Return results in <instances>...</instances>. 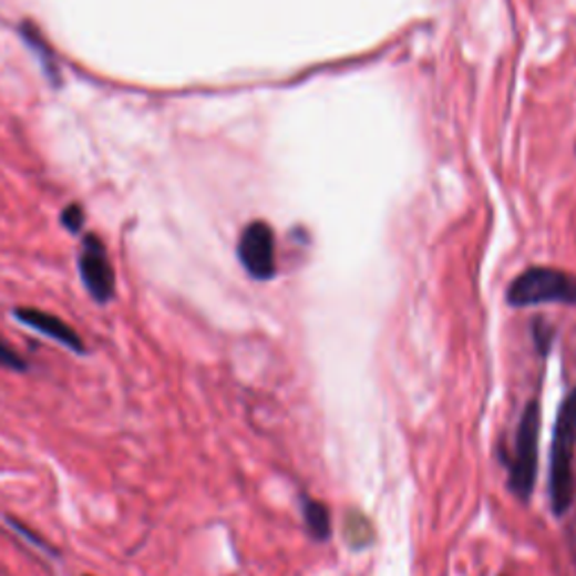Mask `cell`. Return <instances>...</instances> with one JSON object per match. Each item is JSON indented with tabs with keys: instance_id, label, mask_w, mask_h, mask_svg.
<instances>
[{
	"instance_id": "obj_7",
	"label": "cell",
	"mask_w": 576,
	"mask_h": 576,
	"mask_svg": "<svg viewBox=\"0 0 576 576\" xmlns=\"http://www.w3.org/2000/svg\"><path fill=\"white\" fill-rule=\"evenodd\" d=\"M342 536L349 547L366 549L368 545L374 543V525L366 514L347 512L342 521Z\"/></svg>"
},
{
	"instance_id": "obj_2",
	"label": "cell",
	"mask_w": 576,
	"mask_h": 576,
	"mask_svg": "<svg viewBox=\"0 0 576 576\" xmlns=\"http://www.w3.org/2000/svg\"><path fill=\"white\" fill-rule=\"evenodd\" d=\"M507 302L516 309L538 305L576 307V275L547 266L527 268L510 284Z\"/></svg>"
},
{
	"instance_id": "obj_9",
	"label": "cell",
	"mask_w": 576,
	"mask_h": 576,
	"mask_svg": "<svg viewBox=\"0 0 576 576\" xmlns=\"http://www.w3.org/2000/svg\"><path fill=\"white\" fill-rule=\"evenodd\" d=\"M6 523L21 536V538H25L30 545H34L37 549H41V552H45L48 556H59V552L43 538V536H39L34 529H30L23 521H17L14 516H6Z\"/></svg>"
},
{
	"instance_id": "obj_4",
	"label": "cell",
	"mask_w": 576,
	"mask_h": 576,
	"mask_svg": "<svg viewBox=\"0 0 576 576\" xmlns=\"http://www.w3.org/2000/svg\"><path fill=\"white\" fill-rule=\"evenodd\" d=\"M78 268H80V277H82L86 294L95 305L104 307V305L113 302L115 291H117L115 268L111 264L104 241L95 233L84 237L82 250L78 257Z\"/></svg>"
},
{
	"instance_id": "obj_10",
	"label": "cell",
	"mask_w": 576,
	"mask_h": 576,
	"mask_svg": "<svg viewBox=\"0 0 576 576\" xmlns=\"http://www.w3.org/2000/svg\"><path fill=\"white\" fill-rule=\"evenodd\" d=\"M0 368L10 370V372L25 374L30 370V363L10 342H6L3 338H0Z\"/></svg>"
},
{
	"instance_id": "obj_3",
	"label": "cell",
	"mask_w": 576,
	"mask_h": 576,
	"mask_svg": "<svg viewBox=\"0 0 576 576\" xmlns=\"http://www.w3.org/2000/svg\"><path fill=\"white\" fill-rule=\"evenodd\" d=\"M538 442H541V405L529 401L514 432V446L507 460L510 466V491L527 502L536 486L538 473Z\"/></svg>"
},
{
	"instance_id": "obj_1",
	"label": "cell",
	"mask_w": 576,
	"mask_h": 576,
	"mask_svg": "<svg viewBox=\"0 0 576 576\" xmlns=\"http://www.w3.org/2000/svg\"><path fill=\"white\" fill-rule=\"evenodd\" d=\"M574 453H576V390H572L565 397L552 435L549 502H552V512L558 518L572 510L574 495H576Z\"/></svg>"
},
{
	"instance_id": "obj_5",
	"label": "cell",
	"mask_w": 576,
	"mask_h": 576,
	"mask_svg": "<svg viewBox=\"0 0 576 576\" xmlns=\"http://www.w3.org/2000/svg\"><path fill=\"white\" fill-rule=\"evenodd\" d=\"M237 257L244 266V270L259 281H268L277 272L275 264V235L272 228L266 222H253L244 228L239 244H237Z\"/></svg>"
},
{
	"instance_id": "obj_11",
	"label": "cell",
	"mask_w": 576,
	"mask_h": 576,
	"mask_svg": "<svg viewBox=\"0 0 576 576\" xmlns=\"http://www.w3.org/2000/svg\"><path fill=\"white\" fill-rule=\"evenodd\" d=\"M59 222H61V226H63L68 233H72V235L82 233V228H84V224H86L84 207H82L80 203L65 205L63 212H61V216H59Z\"/></svg>"
},
{
	"instance_id": "obj_8",
	"label": "cell",
	"mask_w": 576,
	"mask_h": 576,
	"mask_svg": "<svg viewBox=\"0 0 576 576\" xmlns=\"http://www.w3.org/2000/svg\"><path fill=\"white\" fill-rule=\"evenodd\" d=\"M302 516H305V525H307L311 538L327 541L331 536V516L320 500L305 495L302 497Z\"/></svg>"
},
{
	"instance_id": "obj_6",
	"label": "cell",
	"mask_w": 576,
	"mask_h": 576,
	"mask_svg": "<svg viewBox=\"0 0 576 576\" xmlns=\"http://www.w3.org/2000/svg\"><path fill=\"white\" fill-rule=\"evenodd\" d=\"M12 316L23 327H28V329H32V331L54 340L63 349L78 353V356L86 353L84 338L75 329H72L65 320H61L59 316L48 313L43 309H34V307H17V309H12Z\"/></svg>"
}]
</instances>
